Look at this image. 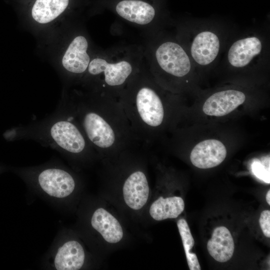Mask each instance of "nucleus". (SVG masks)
I'll return each instance as SVG.
<instances>
[{
	"label": "nucleus",
	"mask_w": 270,
	"mask_h": 270,
	"mask_svg": "<svg viewBox=\"0 0 270 270\" xmlns=\"http://www.w3.org/2000/svg\"><path fill=\"white\" fill-rule=\"evenodd\" d=\"M92 95L60 106L72 116L96 152L113 156L136 148L138 142L118 98L98 92Z\"/></svg>",
	"instance_id": "nucleus-1"
},
{
	"label": "nucleus",
	"mask_w": 270,
	"mask_h": 270,
	"mask_svg": "<svg viewBox=\"0 0 270 270\" xmlns=\"http://www.w3.org/2000/svg\"><path fill=\"white\" fill-rule=\"evenodd\" d=\"M160 87L152 76L138 72L118 98L138 142L150 143L166 124L168 108Z\"/></svg>",
	"instance_id": "nucleus-2"
},
{
	"label": "nucleus",
	"mask_w": 270,
	"mask_h": 270,
	"mask_svg": "<svg viewBox=\"0 0 270 270\" xmlns=\"http://www.w3.org/2000/svg\"><path fill=\"white\" fill-rule=\"evenodd\" d=\"M3 136L8 141L33 140L70 159L86 157L96 152L72 116L60 106L46 118L8 130Z\"/></svg>",
	"instance_id": "nucleus-3"
},
{
	"label": "nucleus",
	"mask_w": 270,
	"mask_h": 270,
	"mask_svg": "<svg viewBox=\"0 0 270 270\" xmlns=\"http://www.w3.org/2000/svg\"><path fill=\"white\" fill-rule=\"evenodd\" d=\"M34 192L50 202L63 206L76 186L71 172L58 163L13 168Z\"/></svg>",
	"instance_id": "nucleus-4"
},
{
	"label": "nucleus",
	"mask_w": 270,
	"mask_h": 270,
	"mask_svg": "<svg viewBox=\"0 0 270 270\" xmlns=\"http://www.w3.org/2000/svg\"><path fill=\"white\" fill-rule=\"evenodd\" d=\"M152 76L167 90L177 88L192 74L194 64L184 47L172 40L161 42L154 52Z\"/></svg>",
	"instance_id": "nucleus-5"
},
{
	"label": "nucleus",
	"mask_w": 270,
	"mask_h": 270,
	"mask_svg": "<svg viewBox=\"0 0 270 270\" xmlns=\"http://www.w3.org/2000/svg\"><path fill=\"white\" fill-rule=\"evenodd\" d=\"M88 71L90 76L97 79L96 92L116 98H118L128 83L139 72L127 60L111 62L101 58L92 60Z\"/></svg>",
	"instance_id": "nucleus-6"
},
{
	"label": "nucleus",
	"mask_w": 270,
	"mask_h": 270,
	"mask_svg": "<svg viewBox=\"0 0 270 270\" xmlns=\"http://www.w3.org/2000/svg\"><path fill=\"white\" fill-rule=\"evenodd\" d=\"M86 252L82 244L69 238L63 230L60 232L44 258L46 268L54 270H78L85 264Z\"/></svg>",
	"instance_id": "nucleus-7"
},
{
	"label": "nucleus",
	"mask_w": 270,
	"mask_h": 270,
	"mask_svg": "<svg viewBox=\"0 0 270 270\" xmlns=\"http://www.w3.org/2000/svg\"><path fill=\"white\" fill-rule=\"evenodd\" d=\"M266 42L262 36L255 32L238 38L230 45L226 62L234 69L244 70L260 63L266 58Z\"/></svg>",
	"instance_id": "nucleus-8"
},
{
	"label": "nucleus",
	"mask_w": 270,
	"mask_h": 270,
	"mask_svg": "<svg viewBox=\"0 0 270 270\" xmlns=\"http://www.w3.org/2000/svg\"><path fill=\"white\" fill-rule=\"evenodd\" d=\"M221 46L218 32L212 28H205L194 32L188 47L184 48L195 66L207 67L216 62Z\"/></svg>",
	"instance_id": "nucleus-9"
},
{
	"label": "nucleus",
	"mask_w": 270,
	"mask_h": 270,
	"mask_svg": "<svg viewBox=\"0 0 270 270\" xmlns=\"http://www.w3.org/2000/svg\"><path fill=\"white\" fill-rule=\"evenodd\" d=\"M108 2L120 17L140 25L150 24L157 14L154 0H109Z\"/></svg>",
	"instance_id": "nucleus-10"
},
{
	"label": "nucleus",
	"mask_w": 270,
	"mask_h": 270,
	"mask_svg": "<svg viewBox=\"0 0 270 270\" xmlns=\"http://www.w3.org/2000/svg\"><path fill=\"white\" fill-rule=\"evenodd\" d=\"M246 98V94L242 90L228 88L219 90L206 99L202 106V111L207 116H222L230 114L244 104Z\"/></svg>",
	"instance_id": "nucleus-11"
},
{
	"label": "nucleus",
	"mask_w": 270,
	"mask_h": 270,
	"mask_svg": "<svg viewBox=\"0 0 270 270\" xmlns=\"http://www.w3.org/2000/svg\"><path fill=\"white\" fill-rule=\"evenodd\" d=\"M227 150L224 144L216 139H208L197 144L190 154L192 164L202 169L212 168L225 160Z\"/></svg>",
	"instance_id": "nucleus-12"
},
{
	"label": "nucleus",
	"mask_w": 270,
	"mask_h": 270,
	"mask_svg": "<svg viewBox=\"0 0 270 270\" xmlns=\"http://www.w3.org/2000/svg\"><path fill=\"white\" fill-rule=\"evenodd\" d=\"M124 200L127 206L138 210L146 204L150 188L146 175L142 170L132 172L125 180L123 188Z\"/></svg>",
	"instance_id": "nucleus-13"
},
{
	"label": "nucleus",
	"mask_w": 270,
	"mask_h": 270,
	"mask_svg": "<svg viewBox=\"0 0 270 270\" xmlns=\"http://www.w3.org/2000/svg\"><path fill=\"white\" fill-rule=\"evenodd\" d=\"M88 43L82 36L76 37L68 48L62 60V66L73 74H82L88 68L90 58L87 53Z\"/></svg>",
	"instance_id": "nucleus-14"
},
{
	"label": "nucleus",
	"mask_w": 270,
	"mask_h": 270,
	"mask_svg": "<svg viewBox=\"0 0 270 270\" xmlns=\"http://www.w3.org/2000/svg\"><path fill=\"white\" fill-rule=\"evenodd\" d=\"M90 224L92 228L109 243H117L123 237L122 228L118 221L102 208H98L93 212Z\"/></svg>",
	"instance_id": "nucleus-15"
},
{
	"label": "nucleus",
	"mask_w": 270,
	"mask_h": 270,
	"mask_svg": "<svg viewBox=\"0 0 270 270\" xmlns=\"http://www.w3.org/2000/svg\"><path fill=\"white\" fill-rule=\"evenodd\" d=\"M210 254L216 261L224 262L232 256L234 244L230 230L225 226L215 228L207 243Z\"/></svg>",
	"instance_id": "nucleus-16"
},
{
	"label": "nucleus",
	"mask_w": 270,
	"mask_h": 270,
	"mask_svg": "<svg viewBox=\"0 0 270 270\" xmlns=\"http://www.w3.org/2000/svg\"><path fill=\"white\" fill-rule=\"evenodd\" d=\"M184 202L179 196L164 198L160 196L153 202L149 212L151 217L156 220L178 218L184 211Z\"/></svg>",
	"instance_id": "nucleus-17"
},
{
	"label": "nucleus",
	"mask_w": 270,
	"mask_h": 270,
	"mask_svg": "<svg viewBox=\"0 0 270 270\" xmlns=\"http://www.w3.org/2000/svg\"><path fill=\"white\" fill-rule=\"evenodd\" d=\"M69 0H36L32 10L34 19L40 24L49 22L66 8Z\"/></svg>",
	"instance_id": "nucleus-18"
},
{
	"label": "nucleus",
	"mask_w": 270,
	"mask_h": 270,
	"mask_svg": "<svg viewBox=\"0 0 270 270\" xmlns=\"http://www.w3.org/2000/svg\"><path fill=\"white\" fill-rule=\"evenodd\" d=\"M177 226L186 253L187 262L190 270H200L201 268L196 254L191 252L194 240L186 220L181 218L177 222Z\"/></svg>",
	"instance_id": "nucleus-19"
},
{
	"label": "nucleus",
	"mask_w": 270,
	"mask_h": 270,
	"mask_svg": "<svg viewBox=\"0 0 270 270\" xmlns=\"http://www.w3.org/2000/svg\"><path fill=\"white\" fill-rule=\"evenodd\" d=\"M253 174L259 179L270 184V158H264L261 160H256L252 164Z\"/></svg>",
	"instance_id": "nucleus-20"
},
{
	"label": "nucleus",
	"mask_w": 270,
	"mask_h": 270,
	"mask_svg": "<svg viewBox=\"0 0 270 270\" xmlns=\"http://www.w3.org/2000/svg\"><path fill=\"white\" fill-rule=\"evenodd\" d=\"M259 223L264 234L270 238V211L264 210L260 214Z\"/></svg>",
	"instance_id": "nucleus-21"
},
{
	"label": "nucleus",
	"mask_w": 270,
	"mask_h": 270,
	"mask_svg": "<svg viewBox=\"0 0 270 270\" xmlns=\"http://www.w3.org/2000/svg\"><path fill=\"white\" fill-rule=\"evenodd\" d=\"M266 200L267 203L270 205V190H268L266 194Z\"/></svg>",
	"instance_id": "nucleus-22"
},
{
	"label": "nucleus",
	"mask_w": 270,
	"mask_h": 270,
	"mask_svg": "<svg viewBox=\"0 0 270 270\" xmlns=\"http://www.w3.org/2000/svg\"><path fill=\"white\" fill-rule=\"evenodd\" d=\"M8 168L5 166L0 164V174L7 170Z\"/></svg>",
	"instance_id": "nucleus-23"
}]
</instances>
